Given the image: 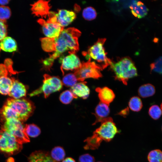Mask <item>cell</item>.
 <instances>
[{
  "label": "cell",
  "mask_w": 162,
  "mask_h": 162,
  "mask_svg": "<svg viewBox=\"0 0 162 162\" xmlns=\"http://www.w3.org/2000/svg\"><path fill=\"white\" fill-rule=\"evenodd\" d=\"M95 90L98 93V97L101 102L109 105L115 98L113 92L107 87H98Z\"/></svg>",
  "instance_id": "obj_16"
},
{
  "label": "cell",
  "mask_w": 162,
  "mask_h": 162,
  "mask_svg": "<svg viewBox=\"0 0 162 162\" xmlns=\"http://www.w3.org/2000/svg\"><path fill=\"white\" fill-rule=\"evenodd\" d=\"M78 81L74 74L69 73L66 75L63 78L62 83L65 86L72 87Z\"/></svg>",
  "instance_id": "obj_28"
},
{
  "label": "cell",
  "mask_w": 162,
  "mask_h": 162,
  "mask_svg": "<svg viewBox=\"0 0 162 162\" xmlns=\"http://www.w3.org/2000/svg\"><path fill=\"white\" fill-rule=\"evenodd\" d=\"M155 92L154 86L149 83L142 85L139 87L138 90L139 95L142 98H146L152 96Z\"/></svg>",
  "instance_id": "obj_22"
},
{
  "label": "cell",
  "mask_w": 162,
  "mask_h": 162,
  "mask_svg": "<svg viewBox=\"0 0 162 162\" xmlns=\"http://www.w3.org/2000/svg\"><path fill=\"white\" fill-rule=\"evenodd\" d=\"M7 162H14V161L12 158H10L7 160Z\"/></svg>",
  "instance_id": "obj_38"
},
{
  "label": "cell",
  "mask_w": 162,
  "mask_h": 162,
  "mask_svg": "<svg viewBox=\"0 0 162 162\" xmlns=\"http://www.w3.org/2000/svg\"><path fill=\"white\" fill-rule=\"evenodd\" d=\"M12 84L11 78L7 75L0 77V93L4 95H9Z\"/></svg>",
  "instance_id": "obj_21"
},
{
  "label": "cell",
  "mask_w": 162,
  "mask_h": 162,
  "mask_svg": "<svg viewBox=\"0 0 162 162\" xmlns=\"http://www.w3.org/2000/svg\"><path fill=\"white\" fill-rule=\"evenodd\" d=\"M77 98L70 91L67 90L61 93L59 98L61 102L62 103L68 104L70 103L74 98Z\"/></svg>",
  "instance_id": "obj_27"
},
{
  "label": "cell",
  "mask_w": 162,
  "mask_h": 162,
  "mask_svg": "<svg viewBox=\"0 0 162 162\" xmlns=\"http://www.w3.org/2000/svg\"><path fill=\"white\" fill-rule=\"evenodd\" d=\"M161 129H162V126Z\"/></svg>",
  "instance_id": "obj_41"
},
{
  "label": "cell",
  "mask_w": 162,
  "mask_h": 162,
  "mask_svg": "<svg viewBox=\"0 0 162 162\" xmlns=\"http://www.w3.org/2000/svg\"><path fill=\"white\" fill-rule=\"evenodd\" d=\"M50 1L40 0L31 4L32 14L38 16L46 18L49 14L51 8L49 4Z\"/></svg>",
  "instance_id": "obj_11"
},
{
  "label": "cell",
  "mask_w": 162,
  "mask_h": 162,
  "mask_svg": "<svg viewBox=\"0 0 162 162\" xmlns=\"http://www.w3.org/2000/svg\"><path fill=\"white\" fill-rule=\"evenodd\" d=\"M129 7L134 16L140 19L146 16L148 10L143 3L138 1H133Z\"/></svg>",
  "instance_id": "obj_15"
},
{
  "label": "cell",
  "mask_w": 162,
  "mask_h": 162,
  "mask_svg": "<svg viewBox=\"0 0 162 162\" xmlns=\"http://www.w3.org/2000/svg\"><path fill=\"white\" fill-rule=\"evenodd\" d=\"M86 83V82L76 83L71 87V91L77 98L79 97L83 99H86L90 94V90Z\"/></svg>",
  "instance_id": "obj_17"
},
{
  "label": "cell",
  "mask_w": 162,
  "mask_h": 162,
  "mask_svg": "<svg viewBox=\"0 0 162 162\" xmlns=\"http://www.w3.org/2000/svg\"><path fill=\"white\" fill-rule=\"evenodd\" d=\"M24 130L28 136L32 137H37L41 133L39 127L34 124H26L25 125Z\"/></svg>",
  "instance_id": "obj_24"
},
{
  "label": "cell",
  "mask_w": 162,
  "mask_h": 162,
  "mask_svg": "<svg viewBox=\"0 0 162 162\" xmlns=\"http://www.w3.org/2000/svg\"><path fill=\"white\" fill-rule=\"evenodd\" d=\"M0 48L3 51L12 52L17 50V44L16 41L13 38L6 36L0 41Z\"/></svg>",
  "instance_id": "obj_20"
},
{
  "label": "cell",
  "mask_w": 162,
  "mask_h": 162,
  "mask_svg": "<svg viewBox=\"0 0 162 162\" xmlns=\"http://www.w3.org/2000/svg\"><path fill=\"white\" fill-rule=\"evenodd\" d=\"M102 67L94 62L91 61V58L86 62H83L80 67L75 70L74 73L78 81L83 82L88 78L98 79L102 76L100 72Z\"/></svg>",
  "instance_id": "obj_6"
},
{
  "label": "cell",
  "mask_w": 162,
  "mask_h": 162,
  "mask_svg": "<svg viewBox=\"0 0 162 162\" xmlns=\"http://www.w3.org/2000/svg\"><path fill=\"white\" fill-rule=\"evenodd\" d=\"M7 26L5 21L0 20V41L6 37Z\"/></svg>",
  "instance_id": "obj_33"
},
{
  "label": "cell",
  "mask_w": 162,
  "mask_h": 162,
  "mask_svg": "<svg viewBox=\"0 0 162 162\" xmlns=\"http://www.w3.org/2000/svg\"><path fill=\"white\" fill-rule=\"evenodd\" d=\"M105 38L99 39L88 50V55L98 62L102 64V68L104 69L110 65L112 62L106 56L104 47Z\"/></svg>",
  "instance_id": "obj_8"
},
{
  "label": "cell",
  "mask_w": 162,
  "mask_h": 162,
  "mask_svg": "<svg viewBox=\"0 0 162 162\" xmlns=\"http://www.w3.org/2000/svg\"><path fill=\"white\" fill-rule=\"evenodd\" d=\"M35 106L32 102L24 98L16 99L8 98L0 109V122L15 118L23 122L32 114Z\"/></svg>",
  "instance_id": "obj_1"
},
{
  "label": "cell",
  "mask_w": 162,
  "mask_h": 162,
  "mask_svg": "<svg viewBox=\"0 0 162 162\" xmlns=\"http://www.w3.org/2000/svg\"><path fill=\"white\" fill-rule=\"evenodd\" d=\"M101 122L100 126L93 132L92 135L84 141L86 143L84 147L85 149H98L103 140L109 142L119 133L111 117L105 118Z\"/></svg>",
  "instance_id": "obj_3"
},
{
  "label": "cell",
  "mask_w": 162,
  "mask_h": 162,
  "mask_svg": "<svg viewBox=\"0 0 162 162\" xmlns=\"http://www.w3.org/2000/svg\"><path fill=\"white\" fill-rule=\"evenodd\" d=\"M127 108H126L122 111H121V112L119 113V114L122 116H125L127 115L128 114V110H127Z\"/></svg>",
  "instance_id": "obj_37"
},
{
  "label": "cell",
  "mask_w": 162,
  "mask_h": 162,
  "mask_svg": "<svg viewBox=\"0 0 162 162\" xmlns=\"http://www.w3.org/2000/svg\"><path fill=\"white\" fill-rule=\"evenodd\" d=\"M10 1L9 0H0V4L1 6H5L6 4H8Z\"/></svg>",
  "instance_id": "obj_36"
},
{
  "label": "cell",
  "mask_w": 162,
  "mask_h": 162,
  "mask_svg": "<svg viewBox=\"0 0 162 162\" xmlns=\"http://www.w3.org/2000/svg\"><path fill=\"white\" fill-rule=\"evenodd\" d=\"M44 77L42 86L31 93L30 94V96L43 93L45 98H46L52 93L59 91L62 89L63 83L58 77L46 74L44 75Z\"/></svg>",
  "instance_id": "obj_7"
},
{
  "label": "cell",
  "mask_w": 162,
  "mask_h": 162,
  "mask_svg": "<svg viewBox=\"0 0 162 162\" xmlns=\"http://www.w3.org/2000/svg\"><path fill=\"white\" fill-rule=\"evenodd\" d=\"M13 84L8 95L11 98L18 99L24 98L26 94V88L22 83L14 78L11 77Z\"/></svg>",
  "instance_id": "obj_14"
},
{
  "label": "cell",
  "mask_w": 162,
  "mask_h": 162,
  "mask_svg": "<svg viewBox=\"0 0 162 162\" xmlns=\"http://www.w3.org/2000/svg\"><path fill=\"white\" fill-rule=\"evenodd\" d=\"M128 105L131 110L138 112L142 108V104L140 98L137 96H134L131 98L130 100Z\"/></svg>",
  "instance_id": "obj_25"
},
{
  "label": "cell",
  "mask_w": 162,
  "mask_h": 162,
  "mask_svg": "<svg viewBox=\"0 0 162 162\" xmlns=\"http://www.w3.org/2000/svg\"><path fill=\"white\" fill-rule=\"evenodd\" d=\"M110 112L109 105L100 102L96 106L94 114L96 119L93 124L101 122L104 119L107 118Z\"/></svg>",
  "instance_id": "obj_19"
},
{
  "label": "cell",
  "mask_w": 162,
  "mask_h": 162,
  "mask_svg": "<svg viewBox=\"0 0 162 162\" xmlns=\"http://www.w3.org/2000/svg\"><path fill=\"white\" fill-rule=\"evenodd\" d=\"M56 16L57 22L64 27L71 23L76 18V15L73 11L60 9L56 13Z\"/></svg>",
  "instance_id": "obj_12"
},
{
  "label": "cell",
  "mask_w": 162,
  "mask_h": 162,
  "mask_svg": "<svg viewBox=\"0 0 162 162\" xmlns=\"http://www.w3.org/2000/svg\"><path fill=\"white\" fill-rule=\"evenodd\" d=\"M25 125L22 122L15 118L6 120L1 127V129L15 137L18 142L22 145L30 142L29 137L24 130Z\"/></svg>",
  "instance_id": "obj_5"
},
{
  "label": "cell",
  "mask_w": 162,
  "mask_h": 162,
  "mask_svg": "<svg viewBox=\"0 0 162 162\" xmlns=\"http://www.w3.org/2000/svg\"><path fill=\"white\" fill-rule=\"evenodd\" d=\"M102 162L99 161V162Z\"/></svg>",
  "instance_id": "obj_40"
},
{
  "label": "cell",
  "mask_w": 162,
  "mask_h": 162,
  "mask_svg": "<svg viewBox=\"0 0 162 162\" xmlns=\"http://www.w3.org/2000/svg\"><path fill=\"white\" fill-rule=\"evenodd\" d=\"M147 159L149 162H162V151L159 149L151 151L148 154Z\"/></svg>",
  "instance_id": "obj_26"
},
{
  "label": "cell",
  "mask_w": 162,
  "mask_h": 162,
  "mask_svg": "<svg viewBox=\"0 0 162 162\" xmlns=\"http://www.w3.org/2000/svg\"><path fill=\"white\" fill-rule=\"evenodd\" d=\"M28 162H56L54 160L49 153L42 150L32 152L28 158Z\"/></svg>",
  "instance_id": "obj_18"
},
{
  "label": "cell",
  "mask_w": 162,
  "mask_h": 162,
  "mask_svg": "<svg viewBox=\"0 0 162 162\" xmlns=\"http://www.w3.org/2000/svg\"><path fill=\"white\" fill-rule=\"evenodd\" d=\"M151 70L162 75V56L156 59L150 65Z\"/></svg>",
  "instance_id": "obj_31"
},
{
  "label": "cell",
  "mask_w": 162,
  "mask_h": 162,
  "mask_svg": "<svg viewBox=\"0 0 162 162\" xmlns=\"http://www.w3.org/2000/svg\"><path fill=\"white\" fill-rule=\"evenodd\" d=\"M37 22L42 26L44 33L48 38L57 37L64 30V27L57 22L51 23L42 19H38Z\"/></svg>",
  "instance_id": "obj_10"
},
{
  "label": "cell",
  "mask_w": 162,
  "mask_h": 162,
  "mask_svg": "<svg viewBox=\"0 0 162 162\" xmlns=\"http://www.w3.org/2000/svg\"><path fill=\"white\" fill-rule=\"evenodd\" d=\"M81 63L79 58L75 54H70L62 60L61 69L62 71L75 70L80 67Z\"/></svg>",
  "instance_id": "obj_13"
},
{
  "label": "cell",
  "mask_w": 162,
  "mask_h": 162,
  "mask_svg": "<svg viewBox=\"0 0 162 162\" xmlns=\"http://www.w3.org/2000/svg\"><path fill=\"white\" fill-rule=\"evenodd\" d=\"M65 153L63 148L61 146H56L51 150V157L56 161H60L64 160Z\"/></svg>",
  "instance_id": "obj_23"
},
{
  "label": "cell",
  "mask_w": 162,
  "mask_h": 162,
  "mask_svg": "<svg viewBox=\"0 0 162 162\" xmlns=\"http://www.w3.org/2000/svg\"><path fill=\"white\" fill-rule=\"evenodd\" d=\"M160 107H161V110H162V103H161L160 105Z\"/></svg>",
  "instance_id": "obj_39"
},
{
  "label": "cell",
  "mask_w": 162,
  "mask_h": 162,
  "mask_svg": "<svg viewBox=\"0 0 162 162\" xmlns=\"http://www.w3.org/2000/svg\"><path fill=\"white\" fill-rule=\"evenodd\" d=\"M81 34L79 30L74 27L64 29L58 37L52 38L54 52L49 58L53 60L66 51L70 54L76 52L79 50L78 39Z\"/></svg>",
  "instance_id": "obj_2"
},
{
  "label": "cell",
  "mask_w": 162,
  "mask_h": 162,
  "mask_svg": "<svg viewBox=\"0 0 162 162\" xmlns=\"http://www.w3.org/2000/svg\"><path fill=\"white\" fill-rule=\"evenodd\" d=\"M148 114L150 117L155 120L158 119L162 114V111L160 107L157 105L151 106L149 108Z\"/></svg>",
  "instance_id": "obj_29"
},
{
  "label": "cell",
  "mask_w": 162,
  "mask_h": 162,
  "mask_svg": "<svg viewBox=\"0 0 162 162\" xmlns=\"http://www.w3.org/2000/svg\"><path fill=\"white\" fill-rule=\"evenodd\" d=\"M62 162H76V161L73 158L68 157L63 160Z\"/></svg>",
  "instance_id": "obj_35"
},
{
  "label": "cell",
  "mask_w": 162,
  "mask_h": 162,
  "mask_svg": "<svg viewBox=\"0 0 162 162\" xmlns=\"http://www.w3.org/2000/svg\"><path fill=\"white\" fill-rule=\"evenodd\" d=\"M111 67L115 74V78L127 85L128 80L137 76V69L133 62L129 58H124L118 62H112Z\"/></svg>",
  "instance_id": "obj_4"
},
{
  "label": "cell",
  "mask_w": 162,
  "mask_h": 162,
  "mask_svg": "<svg viewBox=\"0 0 162 162\" xmlns=\"http://www.w3.org/2000/svg\"><path fill=\"white\" fill-rule=\"evenodd\" d=\"M94 157L88 154H85L80 156L78 162H94Z\"/></svg>",
  "instance_id": "obj_34"
},
{
  "label": "cell",
  "mask_w": 162,
  "mask_h": 162,
  "mask_svg": "<svg viewBox=\"0 0 162 162\" xmlns=\"http://www.w3.org/2000/svg\"><path fill=\"white\" fill-rule=\"evenodd\" d=\"M82 14L83 18L88 20L95 19L97 16L96 10L92 7H88L84 9Z\"/></svg>",
  "instance_id": "obj_30"
},
{
  "label": "cell",
  "mask_w": 162,
  "mask_h": 162,
  "mask_svg": "<svg viewBox=\"0 0 162 162\" xmlns=\"http://www.w3.org/2000/svg\"><path fill=\"white\" fill-rule=\"evenodd\" d=\"M11 14V11L9 7L0 6V20L5 21L10 18Z\"/></svg>",
  "instance_id": "obj_32"
},
{
  "label": "cell",
  "mask_w": 162,
  "mask_h": 162,
  "mask_svg": "<svg viewBox=\"0 0 162 162\" xmlns=\"http://www.w3.org/2000/svg\"><path fill=\"white\" fill-rule=\"evenodd\" d=\"M22 148V145L19 143L14 136L5 131L0 130V150L13 154Z\"/></svg>",
  "instance_id": "obj_9"
}]
</instances>
